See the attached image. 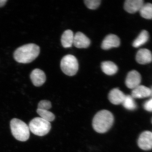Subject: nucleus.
Here are the masks:
<instances>
[{
    "mask_svg": "<svg viewBox=\"0 0 152 152\" xmlns=\"http://www.w3.org/2000/svg\"><path fill=\"white\" fill-rule=\"evenodd\" d=\"M138 145L141 149L148 151L152 149V133L145 131L141 134L138 140Z\"/></svg>",
    "mask_w": 152,
    "mask_h": 152,
    "instance_id": "obj_6",
    "label": "nucleus"
},
{
    "mask_svg": "<svg viewBox=\"0 0 152 152\" xmlns=\"http://www.w3.org/2000/svg\"><path fill=\"white\" fill-rule=\"evenodd\" d=\"M140 12L141 15L144 18L152 19V4L151 3L144 4Z\"/></svg>",
    "mask_w": 152,
    "mask_h": 152,
    "instance_id": "obj_18",
    "label": "nucleus"
},
{
    "mask_svg": "<svg viewBox=\"0 0 152 152\" xmlns=\"http://www.w3.org/2000/svg\"><path fill=\"white\" fill-rule=\"evenodd\" d=\"M114 122L113 115L107 110L98 112L93 120V127L96 132L100 134L107 132L113 126Z\"/></svg>",
    "mask_w": 152,
    "mask_h": 152,
    "instance_id": "obj_2",
    "label": "nucleus"
},
{
    "mask_svg": "<svg viewBox=\"0 0 152 152\" xmlns=\"http://www.w3.org/2000/svg\"><path fill=\"white\" fill-rule=\"evenodd\" d=\"M149 37L148 33L146 31H142L138 37L133 42V46L136 48L141 46L148 42Z\"/></svg>",
    "mask_w": 152,
    "mask_h": 152,
    "instance_id": "obj_17",
    "label": "nucleus"
},
{
    "mask_svg": "<svg viewBox=\"0 0 152 152\" xmlns=\"http://www.w3.org/2000/svg\"><path fill=\"white\" fill-rule=\"evenodd\" d=\"M10 127L13 136L18 140L25 142L29 138V128L21 120L12 119L10 122Z\"/></svg>",
    "mask_w": 152,
    "mask_h": 152,
    "instance_id": "obj_3",
    "label": "nucleus"
},
{
    "mask_svg": "<svg viewBox=\"0 0 152 152\" xmlns=\"http://www.w3.org/2000/svg\"><path fill=\"white\" fill-rule=\"evenodd\" d=\"M74 34L70 30H66L62 36L61 42L64 48H69L73 45Z\"/></svg>",
    "mask_w": 152,
    "mask_h": 152,
    "instance_id": "obj_15",
    "label": "nucleus"
},
{
    "mask_svg": "<svg viewBox=\"0 0 152 152\" xmlns=\"http://www.w3.org/2000/svg\"><path fill=\"white\" fill-rule=\"evenodd\" d=\"M144 107L146 110L152 112V99L147 101L144 104Z\"/></svg>",
    "mask_w": 152,
    "mask_h": 152,
    "instance_id": "obj_23",
    "label": "nucleus"
},
{
    "mask_svg": "<svg viewBox=\"0 0 152 152\" xmlns=\"http://www.w3.org/2000/svg\"><path fill=\"white\" fill-rule=\"evenodd\" d=\"M40 48L34 44H28L20 47L14 53V58L22 64H28L39 56Z\"/></svg>",
    "mask_w": 152,
    "mask_h": 152,
    "instance_id": "obj_1",
    "label": "nucleus"
},
{
    "mask_svg": "<svg viewBox=\"0 0 152 152\" xmlns=\"http://www.w3.org/2000/svg\"><path fill=\"white\" fill-rule=\"evenodd\" d=\"M100 0H86L84 3L88 8L91 10H96L100 5Z\"/></svg>",
    "mask_w": 152,
    "mask_h": 152,
    "instance_id": "obj_21",
    "label": "nucleus"
},
{
    "mask_svg": "<svg viewBox=\"0 0 152 152\" xmlns=\"http://www.w3.org/2000/svg\"><path fill=\"white\" fill-rule=\"evenodd\" d=\"M126 95L118 88H114L109 93L108 98L111 103L114 105L122 104Z\"/></svg>",
    "mask_w": 152,
    "mask_h": 152,
    "instance_id": "obj_11",
    "label": "nucleus"
},
{
    "mask_svg": "<svg viewBox=\"0 0 152 152\" xmlns=\"http://www.w3.org/2000/svg\"><path fill=\"white\" fill-rule=\"evenodd\" d=\"M119 38L114 34L108 35L104 39L102 44V48L107 50L113 48H117L120 45Z\"/></svg>",
    "mask_w": 152,
    "mask_h": 152,
    "instance_id": "obj_9",
    "label": "nucleus"
},
{
    "mask_svg": "<svg viewBox=\"0 0 152 152\" xmlns=\"http://www.w3.org/2000/svg\"><path fill=\"white\" fill-rule=\"evenodd\" d=\"M101 67L103 72L108 75H115L118 71V67L113 62L110 61H104L102 63Z\"/></svg>",
    "mask_w": 152,
    "mask_h": 152,
    "instance_id": "obj_16",
    "label": "nucleus"
},
{
    "mask_svg": "<svg viewBox=\"0 0 152 152\" xmlns=\"http://www.w3.org/2000/svg\"><path fill=\"white\" fill-rule=\"evenodd\" d=\"M61 67L63 72L67 75L74 76L78 70V62L76 57L74 56L66 55L62 59Z\"/></svg>",
    "mask_w": 152,
    "mask_h": 152,
    "instance_id": "obj_5",
    "label": "nucleus"
},
{
    "mask_svg": "<svg viewBox=\"0 0 152 152\" xmlns=\"http://www.w3.org/2000/svg\"><path fill=\"white\" fill-rule=\"evenodd\" d=\"M51 103L48 100L41 101L38 104V109L41 110H48L51 108Z\"/></svg>",
    "mask_w": 152,
    "mask_h": 152,
    "instance_id": "obj_22",
    "label": "nucleus"
},
{
    "mask_svg": "<svg viewBox=\"0 0 152 152\" xmlns=\"http://www.w3.org/2000/svg\"><path fill=\"white\" fill-rule=\"evenodd\" d=\"M30 131L38 136L46 135L51 128L50 123L40 118L37 117L31 121L29 124Z\"/></svg>",
    "mask_w": 152,
    "mask_h": 152,
    "instance_id": "obj_4",
    "label": "nucleus"
},
{
    "mask_svg": "<svg viewBox=\"0 0 152 152\" xmlns=\"http://www.w3.org/2000/svg\"><path fill=\"white\" fill-rule=\"evenodd\" d=\"M151 94L152 95V88L151 90Z\"/></svg>",
    "mask_w": 152,
    "mask_h": 152,
    "instance_id": "obj_25",
    "label": "nucleus"
},
{
    "mask_svg": "<svg viewBox=\"0 0 152 152\" xmlns=\"http://www.w3.org/2000/svg\"><path fill=\"white\" fill-rule=\"evenodd\" d=\"M30 76L33 84L37 87L42 86L46 80V77L45 72L39 69H34L32 72Z\"/></svg>",
    "mask_w": 152,
    "mask_h": 152,
    "instance_id": "obj_8",
    "label": "nucleus"
},
{
    "mask_svg": "<svg viewBox=\"0 0 152 152\" xmlns=\"http://www.w3.org/2000/svg\"><path fill=\"white\" fill-rule=\"evenodd\" d=\"M136 59L137 61L141 64H149L152 61V53L148 49H140L137 53Z\"/></svg>",
    "mask_w": 152,
    "mask_h": 152,
    "instance_id": "obj_12",
    "label": "nucleus"
},
{
    "mask_svg": "<svg viewBox=\"0 0 152 152\" xmlns=\"http://www.w3.org/2000/svg\"><path fill=\"white\" fill-rule=\"evenodd\" d=\"M37 113L39 115L40 118L49 122L53 121L55 120L54 114L52 112L49 111L48 110L37 109Z\"/></svg>",
    "mask_w": 152,
    "mask_h": 152,
    "instance_id": "obj_20",
    "label": "nucleus"
},
{
    "mask_svg": "<svg viewBox=\"0 0 152 152\" xmlns=\"http://www.w3.org/2000/svg\"><path fill=\"white\" fill-rule=\"evenodd\" d=\"M7 1V0H0V7L4 6Z\"/></svg>",
    "mask_w": 152,
    "mask_h": 152,
    "instance_id": "obj_24",
    "label": "nucleus"
},
{
    "mask_svg": "<svg viewBox=\"0 0 152 152\" xmlns=\"http://www.w3.org/2000/svg\"><path fill=\"white\" fill-rule=\"evenodd\" d=\"M122 104L125 108L129 110H133L137 108V104L134 98L130 95H126L124 100Z\"/></svg>",
    "mask_w": 152,
    "mask_h": 152,
    "instance_id": "obj_19",
    "label": "nucleus"
},
{
    "mask_svg": "<svg viewBox=\"0 0 152 152\" xmlns=\"http://www.w3.org/2000/svg\"><path fill=\"white\" fill-rule=\"evenodd\" d=\"M151 95V90L148 87L140 86L133 89L132 96L133 98L142 99L148 97Z\"/></svg>",
    "mask_w": 152,
    "mask_h": 152,
    "instance_id": "obj_14",
    "label": "nucleus"
},
{
    "mask_svg": "<svg viewBox=\"0 0 152 152\" xmlns=\"http://www.w3.org/2000/svg\"><path fill=\"white\" fill-rule=\"evenodd\" d=\"M141 82V76L137 71H131L128 73L126 80V85L128 88L132 89L140 86Z\"/></svg>",
    "mask_w": 152,
    "mask_h": 152,
    "instance_id": "obj_7",
    "label": "nucleus"
},
{
    "mask_svg": "<svg viewBox=\"0 0 152 152\" xmlns=\"http://www.w3.org/2000/svg\"><path fill=\"white\" fill-rule=\"evenodd\" d=\"M91 41L83 33L77 32L74 35L73 45L78 48H86L89 46Z\"/></svg>",
    "mask_w": 152,
    "mask_h": 152,
    "instance_id": "obj_10",
    "label": "nucleus"
},
{
    "mask_svg": "<svg viewBox=\"0 0 152 152\" xmlns=\"http://www.w3.org/2000/svg\"><path fill=\"white\" fill-rule=\"evenodd\" d=\"M144 4L142 0H127L124 4L125 10L129 13H134L140 11Z\"/></svg>",
    "mask_w": 152,
    "mask_h": 152,
    "instance_id": "obj_13",
    "label": "nucleus"
}]
</instances>
